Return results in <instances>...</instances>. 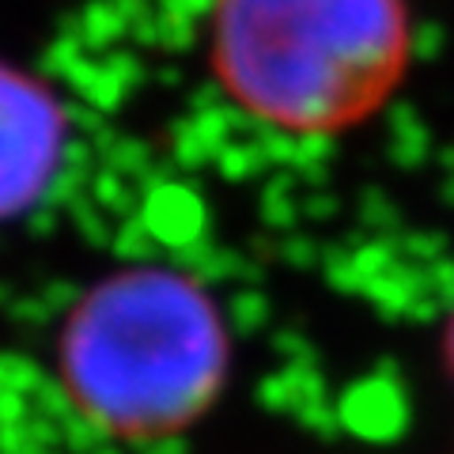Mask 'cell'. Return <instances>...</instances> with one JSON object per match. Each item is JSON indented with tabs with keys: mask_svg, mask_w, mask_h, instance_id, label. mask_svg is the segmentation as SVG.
Returning a JSON list of instances; mask_svg holds the SVG:
<instances>
[{
	"mask_svg": "<svg viewBox=\"0 0 454 454\" xmlns=\"http://www.w3.org/2000/svg\"><path fill=\"white\" fill-rule=\"evenodd\" d=\"M450 367H454V322H450Z\"/></svg>",
	"mask_w": 454,
	"mask_h": 454,
	"instance_id": "obj_4",
	"label": "cell"
},
{
	"mask_svg": "<svg viewBox=\"0 0 454 454\" xmlns=\"http://www.w3.org/2000/svg\"><path fill=\"white\" fill-rule=\"evenodd\" d=\"M413 65L405 0H212L208 68L239 110L295 137L372 121Z\"/></svg>",
	"mask_w": 454,
	"mask_h": 454,
	"instance_id": "obj_1",
	"label": "cell"
},
{
	"mask_svg": "<svg viewBox=\"0 0 454 454\" xmlns=\"http://www.w3.org/2000/svg\"><path fill=\"white\" fill-rule=\"evenodd\" d=\"M227 375L208 292L175 269H125L88 292L61 333V379L91 424L155 439L205 417Z\"/></svg>",
	"mask_w": 454,
	"mask_h": 454,
	"instance_id": "obj_2",
	"label": "cell"
},
{
	"mask_svg": "<svg viewBox=\"0 0 454 454\" xmlns=\"http://www.w3.org/2000/svg\"><path fill=\"white\" fill-rule=\"evenodd\" d=\"M65 145L61 98L27 68L0 57V216L31 208L50 190Z\"/></svg>",
	"mask_w": 454,
	"mask_h": 454,
	"instance_id": "obj_3",
	"label": "cell"
}]
</instances>
